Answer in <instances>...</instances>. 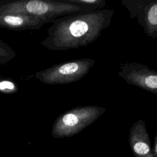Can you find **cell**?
Returning a JSON list of instances; mask_svg holds the SVG:
<instances>
[{
	"instance_id": "7c38bea8",
	"label": "cell",
	"mask_w": 157,
	"mask_h": 157,
	"mask_svg": "<svg viewBox=\"0 0 157 157\" xmlns=\"http://www.w3.org/2000/svg\"><path fill=\"white\" fill-rule=\"evenodd\" d=\"M152 151L155 157H157V132L156 133V136L154 140V144L152 147Z\"/></svg>"
},
{
	"instance_id": "3957f363",
	"label": "cell",
	"mask_w": 157,
	"mask_h": 157,
	"mask_svg": "<svg viewBox=\"0 0 157 157\" xmlns=\"http://www.w3.org/2000/svg\"><path fill=\"white\" fill-rule=\"evenodd\" d=\"M105 110V107L97 105L72 108L55 119L52 127V136L56 139L74 136L95 122Z\"/></svg>"
},
{
	"instance_id": "9c48e42d",
	"label": "cell",
	"mask_w": 157,
	"mask_h": 157,
	"mask_svg": "<svg viewBox=\"0 0 157 157\" xmlns=\"http://www.w3.org/2000/svg\"><path fill=\"white\" fill-rule=\"evenodd\" d=\"M61 2L67 3L86 8L91 11L103 9L106 6L105 0H59Z\"/></svg>"
},
{
	"instance_id": "5b68a950",
	"label": "cell",
	"mask_w": 157,
	"mask_h": 157,
	"mask_svg": "<svg viewBox=\"0 0 157 157\" xmlns=\"http://www.w3.org/2000/svg\"><path fill=\"white\" fill-rule=\"evenodd\" d=\"M121 4L130 18L137 20L147 36L157 39V0H121Z\"/></svg>"
},
{
	"instance_id": "277c9868",
	"label": "cell",
	"mask_w": 157,
	"mask_h": 157,
	"mask_svg": "<svg viewBox=\"0 0 157 157\" xmlns=\"http://www.w3.org/2000/svg\"><path fill=\"white\" fill-rule=\"evenodd\" d=\"M92 58H80L56 64L35 73L34 77L47 85L69 84L84 77L95 64Z\"/></svg>"
},
{
	"instance_id": "7a4b0ae2",
	"label": "cell",
	"mask_w": 157,
	"mask_h": 157,
	"mask_svg": "<svg viewBox=\"0 0 157 157\" xmlns=\"http://www.w3.org/2000/svg\"><path fill=\"white\" fill-rule=\"evenodd\" d=\"M91 11L59 0H0V13H18L37 18L45 23L67 15Z\"/></svg>"
},
{
	"instance_id": "52a82bcc",
	"label": "cell",
	"mask_w": 157,
	"mask_h": 157,
	"mask_svg": "<svg viewBox=\"0 0 157 157\" xmlns=\"http://www.w3.org/2000/svg\"><path fill=\"white\" fill-rule=\"evenodd\" d=\"M129 145L134 157H155L145 121L142 119L133 123L129 133Z\"/></svg>"
},
{
	"instance_id": "ba28073f",
	"label": "cell",
	"mask_w": 157,
	"mask_h": 157,
	"mask_svg": "<svg viewBox=\"0 0 157 157\" xmlns=\"http://www.w3.org/2000/svg\"><path fill=\"white\" fill-rule=\"evenodd\" d=\"M46 24L42 20L26 15L0 13V28L12 31L37 30Z\"/></svg>"
},
{
	"instance_id": "8fae6325",
	"label": "cell",
	"mask_w": 157,
	"mask_h": 157,
	"mask_svg": "<svg viewBox=\"0 0 157 157\" xmlns=\"http://www.w3.org/2000/svg\"><path fill=\"white\" fill-rule=\"evenodd\" d=\"M17 86L13 82L10 80L0 78V92L3 93H13L17 91Z\"/></svg>"
},
{
	"instance_id": "6da1fadb",
	"label": "cell",
	"mask_w": 157,
	"mask_h": 157,
	"mask_svg": "<svg viewBox=\"0 0 157 157\" xmlns=\"http://www.w3.org/2000/svg\"><path fill=\"white\" fill-rule=\"evenodd\" d=\"M113 9L80 12L54 20L41 45L50 50H68L88 46L110 25Z\"/></svg>"
},
{
	"instance_id": "8992f818",
	"label": "cell",
	"mask_w": 157,
	"mask_h": 157,
	"mask_svg": "<svg viewBox=\"0 0 157 157\" xmlns=\"http://www.w3.org/2000/svg\"><path fill=\"white\" fill-rule=\"evenodd\" d=\"M118 75L128 84L153 94H157V71L137 62L121 65Z\"/></svg>"
},
{
	"instance_id": "30bf717a",
	"label": "cell",
	"mask_w": 157,
	"mask_h": 157,
	"mask_svg": "<svg viewBox=\"0 0 157 157\" xmlns=\"http://www.w3.org/2000/svg\"><path fill=\"white\" fill-rule=\"evenodd\" d=\"M16 56L15 51L6 43L0 39V66L12 60Z\"/></svg>"
}]
</instances>
